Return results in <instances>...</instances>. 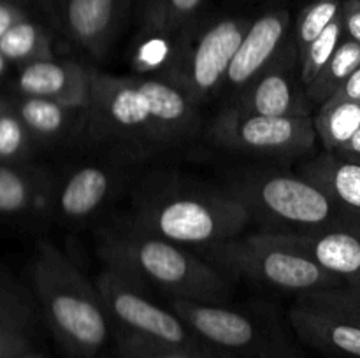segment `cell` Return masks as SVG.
Here are the masks:
<instances>
[{
    "mask_svg": "<svg viewBox=\"0 0 360 358\" xmlns=\"http://www.w3.org/2000/svg\"><path fill=\"white\" fill-rule=\"evenodd\" d=\"M129 221L148 234L204 253L239 237L252 225L241 202L225 188L178 178L146 183L134 195Z\"/></svg>",
    "mask_w": 360,
    "mask_h": 358,
    "instance_id": "1",
    "label": "cell"
},
{
    "mask_svg": "<svg viewBox=\"0 0 360 358\" xmlns=\"http://www.w3.org/2000/svg\"><path fill=\"white\" fill-rule=\"evenodd\" d=\"M97 253L104 267L171 298L225 304L232 295L231 276L188 248L148 234L129 220L101 232Z\"/></svg>",
    "mask_w": 360,
    "mask_h": 358,
    "instance_id": "2",
    "label": "cell"
},
{
    "mask_svg": "<svg viewBox=\"0 0 360 358\" xmlns=\"http://www.w3.org/2000/svg\"><path fill=\"white\" fill-rule=\"evenodd\" d=\"M224 188L248 213L260 232L313 234L360 232V213L341 206L322 186L297 172L241 168L225 178Z\"/></svg>",
    "mask_w": 360,
    "mask_h": 358,
    "instance_id": "3",
    "label": "cell"
},
{
    "mask_svg": "<svg viewBox=\"0 0 360 358\" xmlns=\"http://www.w3.org/2000/svg\"><path fill=\"white\" fill-rule=\"evenodd\" d=\"M35 293L58 343L76 358H95L112 333L95 283L51 242H41L32 265Z\"/></svg>",
    "mask_w": 360,
    "mask_h": 358,
    "instance_id": "4",
    "label": "cell"
},
{
    "mask_svg": "<svg viewBox=\"0 0 360 358\" xmlns=\"http://www.w3.org/2000/svg\"><path fill=\"white\" fill-rule=\"evenodd\" d=\"M206 260L227 276H241L297 295L345 284L304 253L269 232L241 234L206 251Z\"/></svg>",
    "mask_w": 360,
    "mask_h": 358,
    "instance_id": "5",
    "label": "cell"
},
{
    "mask_svg": "<svg viewBox=\"0 0 360 358\" xmlns=\"http://www.w3.org/2000/svg\"><path fill=\"white\" fill-rule=\"evenodd\" d=\"M169 307L221 358H302L283 326L266 312L171 298Z\"/></svg>",
    "mask_w": 360,
    "mask_h": 358,
    "instance_id": "6",
    "label": "cell"
},
{
    "mask_svg": "<svg viewBox=\"0 0 360 358\" xmlns=\"http://www.w3.org/2000/svg\"><path fill=\"white\" fill-rule=\"evenodd\" d=\"M112 333L136 337L148 343L179 347L202 358H221L172 311L148 297V290L130 277L104 269L95 279Z\"/></svg>",
    "mask_w": 360,
    "mask_h": 358,
    "instance_id": "7",
    "label": "cell"
},
{
    "mask_svg": "<svg viewBox=\"0 0 360 358\" xmlns=\"http://www.w3.org/2000/svg\"><path fill=\"white\" fill-rule=\"evenodd\" d=\"M207 137L221 150L274 160L308 157L319 140L311 116H264L234 105H225L214 116Z\"/></svg>",
    "mask_w": 360,
    "mask_h": 358,
    "instance_id": "8",
    "label": "cell"
},
{
    "mask_svg": "<svg viewBox=\"0 0 360 358\" xmlns=\"http://www.w3.org/2000/svg\"><path fill=\"white\" fill-rule=\"evenodd\" d=\"M250 25L252 21L246 18H221L195 39L185 35L174 62L162 76L181 86L200 105L224 88Z\"/></svg>",
    "mask_w": 360,
    "mask_h": 358,
    "instance_id": "9",
    "label": "cell"
},
{
    "mask_svg": "<svg viewBox=\"0 0 360 358\" xmlns=\"http://www.w3.org/2000/svg\"><path fill=\"white\" fill-rule=\"evenodd\" d=\"M86 116L91 128L108 139L139 151L162 147L151 119L150 104L137 77L95 70Z\"/></svg>",
    "mask_w": 360,
    "mask_h": 358,
    "instance_id": "10",
    "label": "cell"
},
{
    "mask_svg": "<svg viewBox=\"0 0 360 358\" xmlns=\"http://www.w3.org/2000/svg\"><path fill=\"white\" fill-rule=\"evenodd\" d=\"M229 105L264 116H311L313 104L302 83L299 48L294 35H288L269 65L248 86L236 93Z\"/></svg>",
    "mask_w": 360,
    "mask_h": 358,
    "instance_id": "11",
    "label": "cell"
},
{
    "mask_svg": "<svg viewBox=\"0 0 360 358\" xmlns=\"http://www.w3.org/2000/svg\"><path fill=\"white\" fill-rule=\"evenodd\" d=\"M95 69L74 60H37L23 65L16 79L23 97L51 98L77 109H88Z\"/></svg>",
    "mask_w": 360,
    "mask_h": 358,
    "instance_id": "12",
    "label": "cell"
},
{
    "mask_svg": "<svg viewBox=\"0 0 360 358\" xmlns=\"http://www.w3.org/2000/svg\"><path fill=\"white\" fill-rule=\"evenodd\" d=\"M288 35L290 13L287 9L269 11L253 20L236 51L224 88L236 95L248 86L278 55Z\"/></svg>",
    "mask_w": 360,
    "mask_h": 358,
    "instance_id": "13",
    "label": "cell"
},
{
    "mask_svg": "<svg viewBox=\"0 0 360 358\" xmlns=\"http://www.w3.org/2000/svg\"><path fill=\"white\" fill-rule=\"evenodd\" d=\"M137 83L150 104L162 147L174 146L195 135L200 126L199 104L181 86L164 76L137 77Z\"/></svg>",
    "mask_w": 360,
    "mask_h": 358,
    "instance_id": "14",
    "label": "cell"
},
{
    "mask_svg": "<svg viewBox=\"0 0 360 358\" xmlns=\"http://www.w3.org/2000/svg\"><path fill=\"white\" fill-rule=\"evenodd\" d=\"M129 0H65V30L77 48L102 58L115 42Z\"/></svg>",
    "mask_w": 360,
    "mask_h": 358,
    "instance_id": "15",
    "label": "cell"
},
{
    "mask_svg": "<svg viewBox=\"0 0 360 358\" xmlns=\"http://www.w3.org/2000/svg\"><path fill=\"white\" fill-rule=\"evenodd\" d=\"M276 235L345 284H360V232L326 230Z\"/></svg>",
    "mask_w": 360,
    "mask_h": 358,
    "instance_id": "16",
    "label": "cell"
},
{
    "mask_svg": "<svg viewBox=\"0 0 360 358\" xmlns=\"http://www.w3.org/2000/svg\"><path fill=\"white\" fill-rule=\"evenodd\" d=\"M288 323L306 346L330 358H360V326L295 304L288 312Z\"/></svg>",
    "mask_w": 360,
    "mask_h": 358,
    "instance_id": "17",
    "label": "cell"
},
{
    "mask_svg": "<svg viewBox=\"0 0 360 358\" xmlns=\"http://www.w3.org/2000/svg\"><path fill=\"white\" fill-rule=\"evenodd\" d=\"M116 175L102 165H83L76 168L60 188L56 207L63 220L81 223L102 209L115 192Z\"/></svg>",
    "mask_w": 360,
    "mask_h": 358,
    "instance_id": "18",
    "label": "cell"
},
{
    "mask_svg": "<svg viewBox=\"0 0 360 358\" xmlns=\"http://www.w3.org/2000/svg\"><path fill=\"white\" fill-rule=\"evenodd\" d=\"M299 174L322 186L341 206L360 213V160L320 151L302 160Z\"/></svg>",
    "mask_w": 360,
    "mask_h": 358,
    "instance_id": "19",
    "label": "cell"
},
{
    "mask_svg": "<svg viewBox=\"0 0 360 358\" xmlns=\"http://www.w3.org/2000/svg\"><path fill=\"white\" fill-rule=\"evenodd\" d=\"M32 137L42 140H56L72 130L77 116L84 114L86 109L70 107L51 98L23 97L14 109Z\"/></svg>",
    "mask_w": 360,
    "mask_h": 358,
    "instance_id": "20",
    "label": "cell"
},
{
    "mask_svg": "<svg viewBox=\"0 0 360 358\" xmlns=\"http://www.w3.org/2000/svg\"><path fill=\"white\" fill-rule=\"evenodd\" d=\"M316 139L323 151H338L360 128V100L329 98L313 116Z\"/></svg>",
    "mask_w": 360,
    "mask_h": 358,
    "instance_id": "21",
    "label": "cell"
},
{
    "mask_svg": "<svg viewBox=\"0 0 360 358\" xmlns=\"http://www.w3.org/2000/svg\"><path fill=\"white\" fill-rule=\"evenodd\" d=\"M360 65V44L352 39H343L340 48L333 55V58L326 63L319 76L306 86L309 102L313 105H322L329 98L334 97L338 90L345 84V81L354 74Z\"/></svg>",
    "mask_w": 360,
    "mask_h": 358,
    "instance_id": "22",
    "label": "cell"
},
{
    "mask_svg": "<svg viewBox=\"0 0 360 358\" xmlns=\"http://www.w3.org/2000/svg\"><path fill=\"white\" fill-rule=\"evenodd\" d=\"M0 53L9 63H27L53 58L51 39L41 25L23 18L0 37Z\"/></svg>",
    "mask_w": 360,
    "mask_h": 358,
    "instance_id": "23",
    "label": "cell"
},
{
    "mask_svg": "<svg viewBox=\"0 0 360 358\" xmlns=\"http://www.w3.org/2000/svg\"><path fill=\"white\" fill-rule=\"evenodd\" d=\"M204 0H151L143 7V30L181 35L195 18Z\"/></svg>",
    "mask_w": 360,
    "mask_h": 358,
    "instance_id": "24",
    "label": "cell"
},
{
    "mask_svg": "<svg viewBox=\"0 0 360 358\" xmlns=\"http://www.w3.org/2000/svg\"><path fill=\"white\" fill-rule=\"evenodd\" d=\"M42 195L41 178L11 165H0V214L27 213Z\"/></svg>",
    "mask_w": 360,
    "mask_h": 358,
    "instance_id": "25",
    "label": "cell"
},
{
    "mask_svg": "<svg viewBox=\"0 0 360 358\" xmlns=\"http://www.w3.org/2000/svg\"><path fill=\"white\" fill-rule=\"evenodd\" d=\"M295 304L338 316L360 326V284H341L327 290L302 293Z\"/></svg>",
    "mask_w": 360,
    "mask_h": 358,
    "instance_id": "26",
    "label": "cell"
},
{
    "mask_svg": "<svg viewBox=\"0 0 360 358\" xmlns=\"http://www.w3.org/2000/svg\"><path fill=\"white\" fill-rule=\"evenodd\" d=\"M345 39L343 20L341 14L315 39L309 42L302 51H299V62H301V77L304 86H308L320 70L326 67V63L333 58L336 49Z\"/></svg>",
    "mask_w": 360,
    "mask_h": 358,
    "instance_id": "27",
    "label": "cell"
},
{
    "mask_svg": "<svg viewBox=\"0 0 360 358\" xmlns=\"http://www.w3.org/2000/svg\"><path fill=\"white\" fill-rule=\"evenodd\" d=\"M343 0H315L299 14L294 28V39L299 51L315 41L334 20L341 14Z\"/></svg>",
    "mask_w": 360,
    "mask_h": 358,
    "instance_id": "28",
    "label": "cell"
},
{
    "mask_svg": "<svg viewBox=\"0 0 360 358\" xmlns=\"http://www.w3.org/2000/svg\"><path fill=\"white\" fill-rule=\"evenodd\" d=\"M30 137V132L16 111H4L0 114V161L6 164L23 157Z\"/></svg>",
    "mask_w": 360,
    "mask_h": 358,
    "instance_id": "29",
    "label": "cell"
},
{
    "mask_svg": "<svg viewBox=\"0 0 360 358\" xmlns=\"http://www.w3.org/2000/svg\"><path fill=\"white\" fill-rule=\"evenodd\" d=\"M115 337L118 358H202L179 347L148 343V340L122 336V333H115Z\"/></svg>",
    "mask_w": 360,
    "mask_h": 358,
    "instance_id": "30",
    "label": "cell"
},
{
    "mask_svg": "<svg viewBox=\"0 0 360 358\" xmlns=\"http://www.w3.org/2000/svg\"><path fill=\"white\" fill-rule=\"evenodd\" d=\"M30 318L27 300L14 286L0 283V325L23 332Z\"/></svg>",
    "mask_w": 360,
    "mask_h": 358,
    "instance_id": "31",
    "label": "cell"
},
{
    "mask_svg": "<svg viewBox=\"0 0 360 358\" xmlns=\"http://www.w3.org/2000/svg\"><path fill=\"white\" fill-rule=\"evenodd\" d=\"M28 351V340L21 330L0 325V358H18Z\"/></svg>",
    "mask_w": 360,
    "mask_h": 358,
    "instance_id": "32",
    "label": "cell"
},
{
    "mask_svg": "<svg viewBox=\"0 0 360 358\" xmlns=\"http://www.w3.org/2000/svg\"><path fill=\"white\" fill-rule=\"evenodd\" d=\"M345 37L360 44V0H343L341 4Z\"/></svg>",
    "mask_w": 360,
    "mask_h": 358,
    "instance_id": "33",
    "label": "cell"
},
{
    "mask_svg": "<svg viewBox=\"0 0 360 358\" xmlns=\"http://www.w3.org/2000/svg\"><path fill=\"white\" fill-rule=\"evenodd\" d=\"M333 98H340V100H360V65L345 81L343 86L334 93Z\"/></svg>",
    "mask_w": 360,
    "mask_h": 358,
    "instance_id": "34",
    "label": "cell"
},
{
    "mask_svg": "<svg viewBox=\"0 0 360 358\" xmlns=\"http://www.w3.org/2000/svg\"><path fill=\"white\" fill-rule=\"evenodd\" d=\"M25 13L21 9H18L16 6H11L7 2H0V37L13 27L14 23H18L20 20H23Z\"/></svg>",
    "mask_w": 360,
    "mask_h": 358,
    "instance_id": "35",
    "label": "cell"
},
{
    "mask_svg": "<svg viewBox=\"0 0 360 358\" xmlns=\"http://www.w3.org/2000/svg\"><path fill=\"white\" fill-rule=\"evenodd\" d=\"M334 153L341 154L345 158H354V160H360V128L354 133L350 140H348L345 146H341L340 150L334 151Z\"/></svg>",
    "mask_w": 360,
    "mask_h": 358,
    "instance_id": "36",
    "label": "cell"
},
{
    "mask_svg": "<svg viewBox=\"0 0 360 358\" xmlns=\"http://www.w3.org/2000/svg\"><path fill=\"white\" fill-rule=\"evenodd\" d=\"M7 65H9V62H7L6 56H4L2 53H0V77H2L4 74L7 72Z\"/></svg>",
    "mask_w": 360,
    "mask_h": 358,
    "instance_id": "37",
    "label": "cell"
},
{
    "mask_svg": "<svg viewBox=\"0 0 360 358\" xmlns=\"http://www.w3.org/2000/svg\"><path fill=\"white\" fill-rule=\"evenodd\" d=\"M18 358H44V357H41V354L37 353H32V351H25V353L20 354Z\"/></svg>",
    "mask_w": 360,
    "mask_h": 358,
    "instance_id": "38",
    "label": "cell"
},
{
    "mask_svg": "<svg viewBox=\"0 0 360 358\" xmlns=\"http://www.w3.org/2000/svg\"><path fill=\"white\" fill-rule=\"evenodd\" d=\"M150 2H151V0H143V7H146Z\"/></svg>",
    "mask_w": 360,
    "mask_h": 358,
    "instance_id": "39",
    "label": "cell"
},
{
    "mask_svg": "<svg viewBox=\"0 0 360 358\" xmlns=\"http://www.w3.org/2000/svg\"><path fill=\"white\" fill-rule=\"evenodd\" d=\"M4 111H6V109H2V100H0V114H2Z\"/></svg>",
    "mask_w": 360,
    "mask_h": 358,
    "instance_id": "40",
    "label": "cell"
}]
</instances>
